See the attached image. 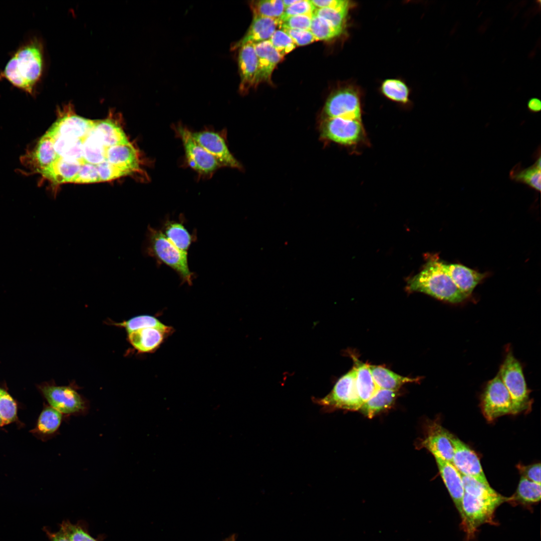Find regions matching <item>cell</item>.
I'll return each instance as SVG.
<instances>
[{
  "instance_id": "cell-1",
  "label": "cell",
  "mask_w": 541,
  "mask_h": 541,
  "mask_svg": "<svg viewBox=\"0 0 541 541\" xmlns=\"http://www.w3.org/2000/svg\"><path fill=\"white\" fill-rule=\"evenodd\" d=\"M130 141L112 115L103 120L72 111L58 123L53 136V171L61 183H91L127 176L124 156Z\"/></svg>"
},
{
  "instance_id": "cell-2",
  "label": "cell",
  "mask_w": 541,
  "mask_h": 541,
  "mask_svg": "<svg viewBox=\"0 0 541 541\" xmlns=\"http://www.w3.org/2000/svg\"><path fill=\"white\" fill-rule=\"evenodd\" d=\"M42 43L34 38L21 46L13 54L0 79H5L15 87L33 95L44 69Z\"/></svg>"
},
{
  "instance_id": "cell-3",
  "label": "cell",
  "mask_w": 541,
  "mask_h": 541,
  "mask_svg": "<svg viewBox=\"0 0 541 541\" xmlns=\"http://www.w3.org/2000/svg\"><path fill=\"white\" fill-rule=\"evenodd\" d=\"M444 264L436 255L430 257L423 269L408 280L407 289L409 292L423 293L451 303L463 301L468 297L454 284Z\"/></svg>"
},
{
  "instance_id": "cell-4",
  "label": "cell",
  "mask_w": 541,
  "mask_h": 541,
  "mask_svg": "<svg viewBox=\"0 0 541 541\" xmlns=\"http://www.w3.org/2000/svg\"><path fill=\"white\" fill-rule=\"evenodd\" d=\"M145 252L174 269L184 282L192 284L193 274L188 266L187 252L176 247L162 231L148 226Z\"/></svg>"
},
{
  "instance_id": "cell-5",
  "label": "cell",
  "mask_w": 541,
  "mask_h": 541,
  "mask_svg": "<svg viewBox=\"0 0 541 541\" xmlns=\"http://www.w3.org/2000/svg\"><path fill=\"white\" fill-rule=\"evenodd\" d=\"M175 136L182 142L184 154L182 165L192 169L199 179H208L222 168L211 154L193 138L192 131L181 123L172 124Z\"/></svg>"
},
{
  "instance_id": "cell-6",
  "label": "cell",
  "mask_w": 541,
  "mask_h": 541,
  "mask_svg": "<svg viewBox=\"0 0 541 541\" xmlns=\"http://www.w3.org/2000/svg\"><path fill=\"white\" fill-rule=\"evenodd\" d=\"M39 389L48 405L67 419L71 416H85L89 412L88 401L71 386L44 384L39 386Z\"/></svg>"
},
{
  "instance_id": "cell-7",
  "label": "cell",
  "mask_w": 541,
  "mask_h": 541,
  "mask_svg": "<svg viewBox=\"0 0 541 541\" xmlns=\"http://www.w3.org/2000/svg\"><path fill=\"white\" fill-rule=\"evenodd\" d=\"M321 132L325 138L345 146L356 148L369 144L362 120L341 117L327 118L322 124Z\"/></svg>"
},
{
  "instance_id": "cell-8",
  "label": "cell",
  "mask_w": 541,
  "mask_h": 541,
  "mask_svg": "<svg viewBox=\"0 0 541 541\" xmlns=\"http://www.w3.org/2000/svg\"><path fill=\"white\" fill-rule=\"evenodd\" d=\"M502 502L482 499L464 493L462 500L461 525L470 540L474 536L478 528L485 523H493L496 509Z\"/></svg>"
},
{
  "instance_id": "cell-9",
  "label": "cell",
  "mask_w": 541,
  "mask_h": 541,
  "mask_svg": "<svg viewBox=\"0 0 541 541\" xmlns=\"http://www.w3.org/2000/svg\"><path fill=\"white\" fill-rule=\"evenodd\" d=\"M498 374L510 395L513 414L524 410L528 402V390L521 366L511 352L506 355Z\"/></svg>"
},
{
  "instance_id": "cell-10",
  "label": "cell",
  "mask_w": 541,
  "mask_h": 541,
  "mask_svg": "<svg viewBox=\"0 0 541 541\" xmlns=\"http://www.w3.org/2000/svg\"><path fill=\"white\" fill-rule=\"evenodd\" d=\"M316 401L319 404L327 409L351 411L359 410L362 403L356 389L354 368L337 381L329 394Z\"/></svg>"
},
{
  "instance_id": "cell-11",
  "label": "cell",
  "mask_w": 541,
  "mask_h": 541,
  "mask_svg": "<svg viewBox=\"0 0 541 541\" xmlns=\"http://www.w3.org/2000/svg\"><path fill=\"white\" fill-rule=\"evenodd\" d=\"M194 140L218 162L222 167L241 169V165L230 151L227 141L225 129L215 131L205 127L198 131H192Z\"/></svg>"
},
{
  "instance_id": "cell-12",
  "label": "cell",
  "mask_w": 541,
  "mask_h": 541,
  "mask_svg": "<svg viewBox=\"0 0 541 541\" xmlns=\"http://www.w3.org/2000/svg\"><path fill=\"white\" fill-rule=\"evenodd\" d=\"M481 408L488 421L513 414L510 395L498 374L487 383L482 397Z\"/></svg>"
},
{
  "instance_id": "cell-13",
  "label": "cell",
  "mask_w": 541,
  "mask_h": 541,
  "mask_svg": "<svg viewBox=\"0 0 541 541\" xmlns=\"http://www.w3.org/2000/svg\"><path fill=\"white\" fill-rule=\"evenodd\" d=\"M324 112L327 118L341 117L362 120L360 99L358 92L349 87L337 90L327 100Z\"/></svg>"
},
{
  "instance_id": "cell-14",
  "label": "cell",
  "mask_w": 541,
  "mask_h": 541,
  "mask_svg": "<svg viewBox=\"0 0 541 541\" xmlns=\"http://www.w3.org/2000/svg\"><path fill=\"white\" fill-rule=\"evenodd\" d=\"M450 439L454 447L452 461L454 466L461 474L472 477L483 484H489L475 453L451 433Z\"/></svg>"
},
{
  "instance_id": "cell-15",
  "label": "cell",
  "mask_w": 541,
  "mask_h": 541,
  "mask_svg": "<svg viewBox=\"0 0 541 541\" xmlns=\"http://www.w3.org/2000/svg\"><path fill=\"white\" fill-rule=\"evenodd\" d=\"M450 433L441 425L433 424L428 430L422 445L434 456L452 463L454 447Z\"/></svg>"
},
{
  "instance_id": "cell-16",
  "label": "cell",
  "mask_w": 541,
  "mask_h": 541,
  "mask_svg": "<svg viewBox=\"0 0 541 541\" xmlns=\"http://www.w3.org/2000/svg\"><path fill=\"white\" fill-rule=\"evenodd\" d=\"M65 420L68 419L63 414L45 404L37 418L35 427L30 432L42 441H48L59 433L60 427Z\"/></svg>"
},
{
  "instance_id": "cell-17",
  "label": "cell",
  "mask_w": 541,
  "mask_h": 541,
  "mask_svg": "<svg viewBox=\"0 0 541 541\" xmlns=\"http://www.w3.org/2000/svg\"><path fill=\"white\" fill-rule=\"evenodd\" d=\"M238 49L237 61L240 77L239 89L241 92L244 93L250 87L256 85L257 59L254 44L247 43Z\"/></svg>"
},
{
  "instance_id": "cell-18",
  "label": "cell",
  "mask_w": 541,
  "mask_h": 541,
  "mask_svg": "<svg viewBox=\"0 0 541 541\" xmlns=\"http://www.w3.org/2000/svg\"><path fill=\"white\" fill-rule=\"evenodd\" d=\"M435 458L443 481L460 513L464 493L461 474L451 462Z\"/></svg>"
},
{
  "instance_id": "cell-19",
  "label": "cell",
  "mask_w": 541,
  "mask_h": 541,
  "mask_svg": "<svg viewBox=\"0 0 541 541\" xmlns=\"http://www.w3.org/2000/svg\"><path fill=\"white\" fill-rule=\"evenodd\" d=\"M257 59L256 84L268 82L277 65L283 57L274 48L268 40L254 44Z\"/></svg>"
},
{
  "instance_id": "cell-20",
  "label": "cell",
  "mask_w": 541,
  "mask_h": 541,
  "mask_svg": "<svg viewBox=\"0 0 541 541\" xmlns=\"http://www.w3.org/2000/svg\"><path fill=\"white\" fill-rule=\"evenodd\" d=\"M445 269L458 289L467 297L485 277V274L461 264H444Z\"/></svg>"
},
{
  "instance_id": "cell-21",
  "label": "cell",
  "mask_w": 541,
  "mask_h": 541,
  "mask_svg": "<svg viewBox=\"0 0 541 541\" xmlns=\"http://www.w3.org/2000/svg\"><path fill=\"white\" fill-rule=\"evenodd\" d=\"M278 19L253 15L252 23L243 38L234 44L233 50L247 43L256 44L268 40L278 26Z\"/></svg>"
},
{
  "instance_id": "cell-22",
  "label": "cell",
  "mask_w": 541,
  "mask_h": 541,
  "mask_svg": "<svg viewBox=\"0 0 541 541\" xmlns=\"http://www.w3.org/2000/svg\"><path fill=\"white\" fill-rule=\"evenodd\" d=\"M132 346L141 353L151 352L163 342L165 333L156 328H145L128 333Z\"/></svg>"
},
{
  "instance_id": "cell-23",
  "label": "cell",
  "mask_w": 541,
  "mask_h": 541,
  "mask_svg": "<svg viewBox=\"0 0 541 541\" xmlns=\"http://www.w3.org/2000/svg\"><path fill=\"white\" fill-rule=\"evenodd\" d=\"M355 383L359 397L362 403L367 401L379 389L371 374L369 365L354 358Z\"/></svg>"
},
{
  "instance_id": "cell-24",
  "label": "cell",
  "mask_w": 541,
  "mask_h": 541,
  "mask_svg": "<svg viewBox=\"0 0 541 541\" xmlns=\"http://www.w3.org/2000/svg\"><path fill=\"white\" fill-rule=\"evenodd\" d=\"M369 368L379 388L397 391L403 384L417 381V378L399 375L382 366L369 365Z\"/></svg>"
},
{
  "instance_id": "cell-25",
  "label": "cell",
  "mask_w": 541,
  "mask_h": 541,
  "mask_svg": "<svg viewBox=\"0 0 541 541\" xmlns=\"http://www.w3.org/2000/svg\"><path fill=\"white\" fill-rule=\"evenodd\" d=\"M396 392L379 388L370 398L363 403L359 410L364 415L372 418L392 405L396 399Z\"/></svg>"
},
{
  "instance_id": "cell-26",
  "label": "cell",
  "mask_w": 541,
  "mask_h": 541,
  "mask_svg": "<svg viewBox=\"0 0 541 541\" xmlns=\"http://www.w3.org/2000/svg\"><path fill=\"white\" fill-rule=\"evenodd\" d=\"M541 160L540 154L534 163L526 168L519 163L515 165L509 172V177L513 181L527 185L529 188L540 192L541 181Z\"/></svg>"
},
{
  "instance_id": "cell-27",
  "label": "cell",
  "mask_w": 541,
  "mask_h": 541,
  "mask_svg": "<svg viewBox=\"0 0 541 541\" xmlns=\"http://www.w3.org/2000/svg\"><path fill=\"white\" fill-rule=\"evenodd\" d=\"M540 496V484L531 481L522 476L516 492L512 496L506 497V501L517 502L525 505L531 504L538 502Z\"/></svg>"
},
{
  "instance_id": "cell-28",
  "label": "cell",
  "mask_w": 541,
  "mask_h": 541,
  "mask_svg": "<svg viewBox=\"0 0 541 541\" xmlns=\"http://www.w3.org/2000/svg\"><path fill=\"white\" fill-rule=\"evenodd\" d=\"M461 474L465 493L482 499L502 503L506 501V497L497 493L489 484H483L472 477Z\"/></svg>"
},
{
  "instance_id": "cell-29",
  "label": "cell",
  "mask_w": 541,
  "mask_h": 541,
  "mask_svg": "<svg viewBox=\"0 0 541 541\" xmlns=\"http://www.w3.org/2000/svg\"><path fill=\"white\" fill-rule=\"evenodd\" d=\"M163 233L179 249L187 252L192 237L184 225L173 220H167L164 225Z\"/></svg>"
},
{
  "instance_id": "cell-30",
  "label": "cell",
  "mask_w": 541,
  "mask_h": 541,
  "mask_svg": "<svg viewBox=\"0 0 541 541\" xmlns=\"http://www.w3.org/2000/svg\"><path fill=\"white\" fill-rule=\"evenodd\" d=\"M352 4L350 1L336 8L316 9L314 14L325 20L333 27L344 31L345 24L349 9Z\"/></svg>"
},
{
  "instance_id": "cell-31",
  "label": "cell",
  "mask_w": 541,
  "mask_h": 541,
  "mask_svg": "<svg viewBox=\"0 0 541 541\" xmlns=\"http://www.w3.org/2000/svg\"><path fill=\"white\" fill-rule=\"evenodd\" d=\"M59 526L71 541H103L104 538L102 535L97 538L91 535L88 524L85 520H80L72 523L68 519L64 520Z\"/></svg>"
},
{
  "instance_id": "cell-32",
  "label": "cell",
  "mask_w": 541,
  "mask_h": 541,
  "mask_svg": "<svg viewBox=\"0 0 541 541\" xmlns=\"http://www.w3.org/2000/svg\"><path fill=\"white\" fill-rule=\"evenodd\" d=\"M116 325L124 327L128 333L137 330L145 328H156L165 333H168L171 328L156 318L150 315H140L133 317L128 320L117 323Z\"/></svg>"
},
{
  "instance_id": "cell-33",
  "label": "cell",
  "mask_w": 541,
  "mask_h": 541,
  "mask_svg": "<svg viewBox=\"0 0 541 541\" xmlns=\"http://www.w3.org/2000/svg\"><path fill=\"white\" fill-rule=\"evenodd\" d=\"M382 93L392 101L406 104L409 101V89L402 81L389 79L385 80L381 86Z\"/></svg>"
},
{
  "instance_id": "cell-34",
  "label": "cell",
  "mask_w": 541,
  "mask_h": 541,
  "mask_svg": "<svg viewBox=\"0 0 541 541\" xmlns=\"http://www.w3.org/2000/svg\"><path fill=\"white\" fill-rule=\"evenodd\" d=\"M253 15L279 19L283 15L285 7L282 0L254 1L251 4Z\"/></svg>"
},
{
  "instance_id": "cell-35",
  "label": "cell",
  "mask_w": 541,
  "mask_h": 541,
  "mask_svg": "<svg viewBox=\"0 0 541 541\" xmlns=\"http://www.w3.org/2000/svg\"><path fill=\"white\" fill-rule=\"evenodd\" d=\"M18 404L5 389L0 387V415L5 425L16 422L20 424L18 416Z\"/></svg>"
},
{
  "instance_id": "cell-36",
  "label": "cell",
  "mask_w": 541,
  "mask_h": 541,
  "mask_svg": "<svg viewBox=\"0 0 541 541\" xmlns=\"http://www.w3.org/2000/svg\"><path fill=\"white\" fill-rule=\"evenodd\" d=\"M318 40H329L340 36L343 31L336 29L323 18L313 15L309 30Z\"/></svg>"
},
{
  "instance_id": "cell-37",
  "label": "cell",
  "mask_w": 541,
  "mask_h": 541,
  "mask_svg": "<svg viewBox=\"0 0 541 541\" xmlns=\"http://www.w3.org/2000/svg\"><path fill=\"white\" fill-rule=\"evenodd\" d=\"M268 41L282 57L296 47L292 38L282 30H276Z\"/></svg>"
},
{
  "instance_id": "cell-38",
  "label": "cell",
  "mask_w": 541,
  "mask_h": 541,
  "mask_svg": "<svg viewBox=\"0 0 541 541\" xmlns=\"http://www.w3.org/2000/svg\"><path fill=\"white\" fill-rule=\"evenodd\" d=\"M313 15H299L290 17L283 20L278 19V26L281 29L310 30Z\"/></svg>"
},
{
  "instance_id": "cell-39",
  "label": "cell",
  "mask_w": 541,
  "mask_h": 541,
  "mask_svg": "<svg viewBox=\"0 0 541 541\" xmlns=\"http://www.w3.org/2000/svg\"><path fill=\"white\" fill-rule=\"evenodd\" d=\"M316 8L310 1L300 0L299 2L285 9L279 20L299 15H313Z\"/></svg>"
},
{
  "instance_id": "cell-40",
  "label": "cell",
  "mask_w": 541,
  "mask_h": 541,
  "mask_svg": "<svg viewBox=\"0 0 541 541\" xmlns=\"http://www.w3.org/2000/svg\"><path fill=\"white\" fill-rule=\"evenodd\" d=\"M286 32L298 46H304L317 41L309 30L281 29Z\"/></svg>"
},
{
  "instance_id": "cell-41",
  "label": "cell",
  "mask_w": 541,
  "mask_h": 541,
  "mask_svg": "<svg viewBox=\"0 0 541 541\" xmlns=\"http://www.w3.org/2000/svg\"><path fill=\"white\" fill-rule=\"evenodd\" d=\"M522 476L534 482L540 484V465L536 463L527 466H520Z\"/></svg>"
},
{
  "instance_id": "cell-42",
  "label": "cell",
  "mask_w": 541,
  "mask_h": 541,
  "mask_svg": "<svg viewBox=\"0 0 541 541\" xmlns=\"http://www.w3.org/2000/svg\"><path fill=\"white\" fill-rule=\"evenodd\" d=\"M310 1L316 9L336 8L344 4L347 2L346 0H312Z\"/></svg>"
},
{
  "instance_id": "cell-43",
  "label": "cell",
  "mask_w": 541,
  "mask_h": 541,
  "mask_svg": "<svg viewBox=\"0 0 541 541\" xmlns=\"http://www.w3.org/2000/svg\"><path fill=\"white\" fill-rule=\"evenodd\" d=\"M44 530L49 541H71L60 528L55 532H52L45 527Z\"/></svg>"
},
{
  "instance_id": "cell-44",
  "label": "cell",
  "mask_w": 541,
  "mask_h": 541,
  "mask_svg": "<svg viewBox=\"0 0 541 541\" xmlns=\"http://www.w3.org/2000/svg\"><path fill=\"white\" fill-rule=\"evenodd\" d=\"M527 106L528 110L533 113H537L541 110V101L537 98H532L528 100Z\"/></svg>"
},
{
  "instance_id": "cell-45",
  "label": "cell",
  "mask_w": 541,
  "mask_h": 541,
  "mask_svg": "<svg viewBox=\"0 0 541 541\" xmlns=\"http://www.w3.org/2000/svg\"><path fill=\"white\" fill-rule=\"evenodd\" d=\"M300 1V0H284L283 1V3L285 9L299 2Z\"/></svg>"
},
{
  "instance_id": "cell-46",
  "label": "cell",
  "mask_w": 541,
  "mask_h": 541,
  "mask_svg": "<svg viewBox=\"0 0 541 541\" xmlns=\"http://www.w3.org/2000/svg\"><path fill=\"white\" fill-rule=\"evenodd\" d=\"M236 534L235 533H233L226 537L222 541H236Z\"/></svg>"
},
{
  "instance_id": "cell-47",
  "label": "cell",
  "mask_w": 541,
  "mask_h": 541,
  "mask_svg": "<svg viewBox=\"0 0 541 541\" xmlns=\"http://www.w3.org/2000/svg\"><path fill=\"white\" fill-rule=\"evenodd\" d=\"M5 424H4V421H3V419H2V417H1V415H0V427H3V426H5Z\"/></svg>"
}]
</instances>
